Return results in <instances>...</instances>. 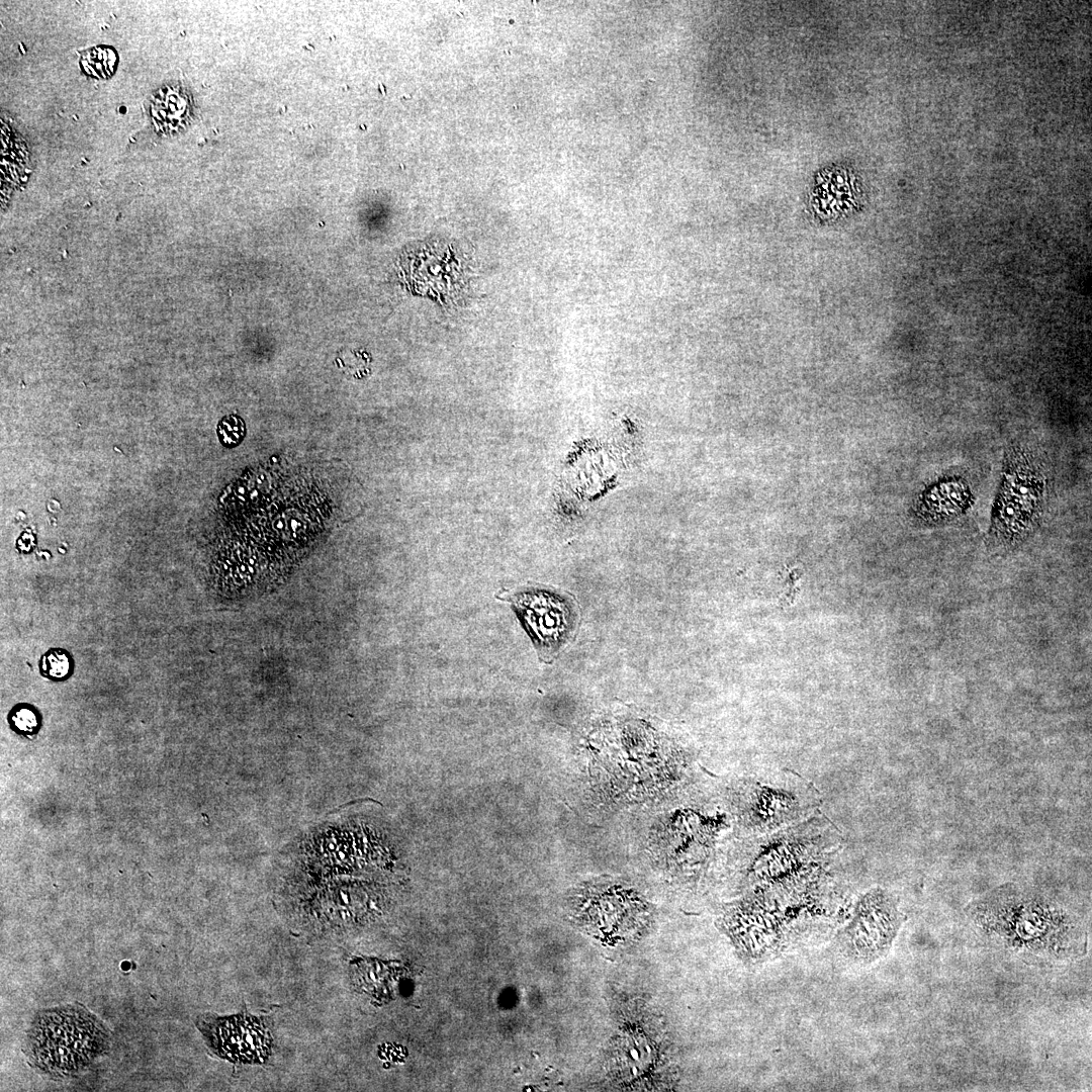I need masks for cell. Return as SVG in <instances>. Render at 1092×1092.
Returning <instances> with one entry per match:
<instances>
[{
    "label": "cell",
    "mask_w": 1092,
    "mask_h": 1092,
    "mask_svg": "<svg viewBox=\"0 0 1092 1092\" xmlns=\"http://www.w3.org/2000/svg\"><path fill=\"white\" fill-rule=\"evenodd\" d=\"M966 912L984 936L1029 964L1064 963L1087 952L1083 922L1039 892L1005 884L973 901Z\"/></svg>",
    "instance_id": "cell-1"
},
{
    "label": "cell",
    "mask_w": 1092,
    "mask_h": 1092,
    "mask_svg": "<svg viewBox=\"0 0 1092 1092\" xmlns=\"http://www.w3.org/2000/svg\"><path fill=\"white\" fill-rule=\"evenodd\" d=\"M104 1022L80 1003L37 1011L23 1043L28 1065L53 1080L74 1078L111 1046Z\"/></svg>",
    "instance_id": "cell-2"
},
{
    "label": "cell",
    "mask_w": 1092,
    "mask_h": 1092,
    "mask_svg": "<svg viewBox=\"0 0 1092 1092\" xmlns=\"http://www.w3.org/2000/svg\"><path fill=\"white\" fill-rule=\"evenodd\" d=\"M1044 477L1029 454L1010 447L1005 454L1000 487L992 510L989 536L997 544L1014 547L1037 526Z\"/></svg>",
    "instance_id": "cell-3"
},
{
    "label": "cell",
    "mask_w": 1092,
    "mask_h": 1092,
    "mask_svg": "<svg viewBox=\"0 0 1092 1092\" xmlns=\"http://www.w3.org/2000/svg\"><path fill=\"white\" fill-rule=\"evenodd\" d=\"M799 779L779 775L742 782L735 799L741 823L753 831L768 832L808 813L817 798Z\"/></svg>",
    "instance_id": "cell-4"
},
{
    "label": "cell",
    "mask_w": 1092,
    "mask_h": 1092,
    "mask_svg": "<svg viewBox=\"0 0 1092 1092\" xmlns=\"http://www.w3.org/2000/svg\"><path fill=\"white\" fill-rule=\"evenodd\" d=\"M196 1026L217 1057L234 1063L261 1064L271 1050V1034L264 1023L249 1014L197 1017Z\"/></svg>",
    "instance_id": "cell-5"
},
{
    "label": "cell",
    "mask_w": 1092,
    "mask_h": 1092,
    "mask_svg": "<svg viewBox=\"0 0 1092 1092\" xmlns=\"http://www.w3.org/2000/svg\"><path fill=\"white\" fill-rule=\"evenodd\" d=\"M578 913L589 931L601 936L620 937L637 927L640 918L646 914V906L629 890L616 885H601L583 891Z\"/></svg>",
    "instance_id": "cell-6"
},
{
    "label": "cell",
    "mask_w": 1092,
    "mask_h": 1092,
    "mask_svg": "<svg viewBox=\"0 0 1092 1092\" xmlns=\"http://www.w3.org/2000/svg\"><path fill=\"white\" fill-rule=\"evenodd\" d=\"M511 601L541 654L557 651L571 635L573 612L558 596L530 590L517 594Z\"/></svg>",
    "instance_id": "cell-7"
},
{
    "label": "cell",
    "mask_w": 1092,
    "mask_h": 1092,
    "mask_svg": "<svg viewBox=\"0 0 1092 1092\" xmlns=\"http://www.w3.org/2000/svg\"><path fill=\"white\" fill-rule=\"evenodd\" d=\"M902 914L891 895L875 890L860 901L853 924L857 952L866 960L876 959L890 947Z\"/></svg>",
    "instance_id": "cell-8"
},
{
    "label": "cell",
    "mask_w": 1092,
    "mask_h": 1092,
    "mask_svg": "<svg viewBox=\"0 0 1092 1092\" xmlns=\"http://www.w3.org/2000/svg\"><path fill=\"white\" fill-rule=\"evenodd\" d=\"M972 498L971 490L963 480L943 479L924 491L916 512L927 522H943L964 513Z\"/></svg>",
    "instance_id": "cell-9"
},
{
    "label": "cell",
    "mask_w": 1092,
    "mask_h": 1092,
    "mask_svg": "<svg viewBox=\"0 0 1092 1092\" xmlns=\"http://www.w3.org/2000/svg\"><path fill=\"white\" fill-rule=\"evenodd\" d=\"M74 670V659L63 648H51L39 659L40 674L53 680H65Z\"/></svg>",
    "instance_id": "cell-10"
},
{
    "label": "cell",
    "mask_w": 1092,
    "mask_h": 1092,
    "mask_svg": "<svg viewBox=\"0 0 1092 1092\" xmlns=\"http://www.w3.org/2000/svg\"><path fill=\"white\" fill-rule=\"evenodd\" d=\"M8 723L15 733L26 738H33L41 727V716L32 705L17 704L8 714Z\"/></svg>",
    "instance_id": "cell-11"
},
{
    "label": "cell",
    "mask_w": 1092,
    "mask_h": 1092,
    "mask_svg": "<svg viewBox=\"0 0 1092 1092\" xmlns=\"http://www.w3.org/2000/svg\"><path fill=\"white\" fill-rule=\"evenodd\" d=\"M116 64V55L109 48H93L81 54V65L84 71L98 78L109 77Z\"/></svg>",
    "instance_id": "cell-12"
},
{
    "label": "cell",
    "mask_w": 1092,
    "mask_h": 1092,
    "mask_svg": "<svg viewBox=\"0 0 1092 1092\" xmlns=\"http://www.w3.org/2000/svg\"><path fill=\"white\" fill-rule=\"evenodd\" d=\"M245 426L241 418L226 416L217 426V435L221 444L225 447H234L244 438Z\"/></svg>",
    "instance_id": "cell-13"
}]
</instances>
